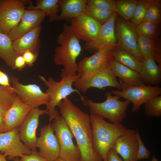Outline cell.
I'll use <instances>...</instances> for the list:
<instances>
[{
    "label": "cell",
    "mask_w": 161,
    "mask_h": 161,
    "mask_svg": "<svg viewBox=\"0 0 161 161\" xmlns=\"http://www.w3.org/2000/svg\"><path fill=\"white\" fill-rule=\"evenodd\" d=\"M156 39H151L138 35L137 46L140 53L144 59L154 57L161 67L160 48L157 46Z\"/></svg>",
    "instance_id": "cell-26"
},
{
    "label": "cell",
    "mask_w": 161,
    "mask_h": 161,
    "mask_svg": "<svg viewBox=\"0 0 161 161\" xmlns=\"http://www.w3.org/2000/svg\"><path fill=\"white\" fill-rule=\"evenodd\" d=\"M117 15L116 12H114L107 22L101 26L96 37L92 41L86 42L84 46L85 49L90 52L95 53L105 46L118 45L115 30Z\"/></svg>",
    "instance_id": "cell-17"
},
{
    "label": "cell",
    "mask_w": 161,
    "mask_h": 161,
    "mask_svg": "<svg viewBox=\"0 0 161 161\" xmlns=\"http://www.w3.org/2000/svg\"><path fill=\"white\" fill-rule=\"evenodd\" d=\"M136 30L138 35L151 39H156L158 34V25L143 21L136 26Z\"/></svg>",
    "instance_id": "cell-32"
},
{
    "label": "cell",
    "mask_w": 161,
    "mask_h": 161,
    "mask_svg": "<svg viewBox=\"0 0 161 161\" xmlns=\"http://www.w3.org/2000/svg\"><path fill=\"white\" fill-rule=\"evenodd\" d=\"M46 15L40 10H25L19 24L8 34L13 41L40 25Z\"/></svg>",
    "instance_id": "cell-19"
},
{
    "label": "cell",
    "mask_w": 161,
    "mask_h": 161,
    "mask_svg": "<svg viewBox=\"0 0 161 161\" xmlns=\"http://www.w3.org/2000/svg\"><path fill=\"white\" fill-rule=\"evenodd\" d=\"M19 157H15L13 160V161H19Z\"/></svg>",
    "instance_id": "cell-45"
},
{
    "label": "cell",
    "mask_w": 161,
    "mask_h": 161,
    "mask_svg": "<svg viewBox=\"0 0 161 161\" xmlns=\"http://www.w3.org/2000/svg\"><path fill=\"white\" fill-rule=\"evenodd\" d=\"M143 83L154 86L160 84L161 80V68L157 65L154 57L144 59L139 73Z\"/></svg>",
    "instance_id": "cell-23"
},
{
    "label": "cell",
    "mask_w": 161,
    "mask_h": 161,
    "mask_svg": "<svg viewBox=\"0 0 161 161\" xmlns=\"http://www.w3.org/2000/svg\"><path fill=\"white\" fill-rule=\"evenodd\" d=\"M18 55L14 50L13 41L8 34L0 32V58L13 69L15 60Z\"/></svg>",
    "instance_id": "cell-28"
},
{
    "label": "cell",
    "mask_w": 161,
    "mask_h": 161,
    "mask_svg": "<svg viewBox=\"0 0 161 161\" xmlns=\"http://www.w3.org/2000/svg\"><path fill=\"white\" fill-rule=\"evenodd\" d=\"M61 80L58 81L51 77L47 80L42 76H38L47 87L45 92L50 98L49 103L46 106L50 122L59 115V113L55 107L60 102L74 92L78 94L80 97H82L80 92L72 87L74 83L81 77L79 74L69 76L61 73Z\"/></svg>",
    "instance_id": "cell-4"
},
{
    "label": "cell",
    "mask_w": 161,
    "mask_h": 161,
    "mask_svg": "<svg viewBox=\"0 0 161 161\" xmlns=\"http://www.w3.org/2000/svg\"><path fill=\"white\" fill-rule=\"evenodd\" d=\"M38 55V54L27 50L24 52L22 56L27 65L31 67L33 65V63L37 60Z\"/></svg>",
    "instance_id": "cell-39"
},
{
    "label": "cell",
    "mask_w": 161,
    "mask_h": 161,
    "mask_svg": "<svg viewBox=\"0 0 161 161\" xmlns=\"http://www.w3.org/2000/svg\"><path fill=\"white\" fill-rule=\"evenodd\" d=\"M70 26L75 36L79 39L89 41L98 35L101 25L86 12L74 17Z\"/></svg>",
    "instance_id": "cell-16"
},
{
    "label": "cell",
    "mask_w": 161,
    "mask_h": 161,
    "mask_svg": "<svg viewBox=\"0 0 161 161\" xmlns=\"http://www.w3.org/2000/svg\"><path fill=\"white\" fill-rule=\"evenodd\" d=\"M114 12L97 8L87 4L85 10L86 13L101 25L107 22Z\"/></svg>",
    "instance_id": "cell-35"
},
{
    "label": "cell",
    "mask_w": 161,
    "mask_h": 161,
    "mask_svg": "<svg viewBox=\"0 0 161 161\" xmlns=\"http://www.w3.org/2000/svg\"><path fill=\"white\" fill-rule=\"evenodd\" d=\"M136 27L131 22L117 15L115 23V35L119 47L130 52L141 61L142 56L137 46Z\"/></svg>",
    "instance_id": "cell-10"
},
{
    "label": "cell",
    "mask_w": 161,
    "mask_h": 161,
    "mask_svg": "<svg viewBox=\"0 0 161 161\" xmlns=\"http://www.w3.org/2000/svg\"><path fill=\"white\" fill-rule=\"evenodd\" d=\"M117 46H105L92 55L83 58L78 64L77 72L80 76V78L90 77L110 67L114 60V49Z\"/></svg>",
    "instance_id": "cell-6"
},
{
    "label": "cell",
    "mask_w": 161,
    "mask_h": 161,
    "mask_svg": "<svg viewBox=\"0 0 161 161\" xmlns=\"http://www.w3.org/2000/svg\"><path fill=\"white\" fill-rule=\"evenodd\" d=\"M116 1L113 0H87V4L97 8L115 12Z\"/></svg>",
    "instance_id": "cell-36"
},
{
    "label": "cell",
    "mask_w": 161,
    "mask_h": 161,
    "mask_svg": "<svg viewBox=\"0 0 161 161\" xmlns=\"http://www.w3.org/2000/svg\"><path fill=\"white\" fill-rule=\"evenodd\" d=\"M51 125L59 145V158L65 161H79L80 151L74 143L73 134L63 117L59 115Z\"/></svg>",
    "instance_id": "cell-8"
},
{
    "label": "cell",
    "mask_w": 161,
    "mask_h": 161,
    "mask_svg": "<svg viewBox=\"0 0 161 161\" xmlns=\"http://www.w3.org/2000/svg\"><path fill=\"white\" fill-rule=\"evenodd\" d=\"M41 26L39 25L13 41V48L18 55L27 50L38 54L37 51Z\"/></svg>",
    "instance_id": "cell-21"
},
{
    "label": "cell",
    "mask_w": 161,
    "mask_h": 161,
    "mask_svg": "<svg viewBox=\"0 0 161 161\" xmlns=\"http://www.w3.org/2000/svg\"><path fill=\"white\" fill-rule=\"evenodd\" d=\"M114 59L120 64L139 73L140 72L142 62L131 53L118 46L114 49Z\"/></svg>",
    "instance_id": "cell-27"
},
{
    "label": "cell",
    "mask_w": 161,
    "mask_h": 161,
    "mask_svg": "<svg viewBox=\"0 0 161 161\" xmlns=\"http://www.w3.org/2000/svg\"><path fill=\"white\" fill-rule=\"evenodd\" d=\"M6 158V156L3 154L0 153V161H7Z\"/></svg>",
    "instance_id": "cell-43"
},
{
    "label": "cell",
    "mask_w": 161,
    "mask_h": 161,
    "mask_svg": "<svg viewBox=\"0 0 161 161\" xmlns=\"http://www.w3.org/2000/svg\"><path fill=\"white\" fill-rule=\"evenodd\" d=\"M27 65L22 55H18L16 58L14 64L13 69L21 71L26 67Z\"/></svg>",
    "instance_id": "cell-40"
},
{
    "label": "cell",
    "mask_w": 161,
    "mask_h": 161,
    "mask_svg": "<svg viewBox=\"0 0 161 161\" xmlns=\"http://www.w3.org/2000/svg\"><path fill=\"white\" fill-rule=\"evenodd\" d=\"M40 134L36 143V148L39 149L38 154L49 161H56L59 157V147L51 123L41 128Z\"/></svg>",
    "instance_id": "cell-15"
},
{
    "label": "cell",
    "mask_w": 161,
    "mask_h": 161,
    "mask_svg": "<svg viewBox=\"0 0 161 161\" xmlns=\"http://www.w3.org/2000/svg\"><path fill=\"white\" fill-rule=\"evenodd\" d=\"M159 25L161 22V4L160 0H153L148 7L143 21Z\"/></svg>",
    "instance_id": "cell-31"
},
{
    "label": "cell",
    "mask_w": 161,
    "mask_h": 161,
    "mask_svg": "<svg viewBox=\"0 0 161 161\" xmlns=\"http://www.w3.org/2000/svg\"><path fill=\"white\" fill-rule=\"evenodd\" d=\"M108 161H124L113 149H111L108 154Z\"/></svg>",
    "instance_id": "cell-42"
},
{
    "label": "cell",
    "mask_w": 161,
    "mask_h": 161,
    "mask_svg": "<svg viewBox=\"0 0 161 161\" xmlns=\"http://www.w3.org/2000/svg\"><path fill=\"white\" fill-rule=\"evenodd\" d=\"M57 41L60 45L55 49L54 62L57 66H61V73L74 76L78 72L76 59L80 54L81 47L79 40L73 33L70 26L65 24Z\"/></svg>",
    "instance_id": "cell-2"
},
{
    "label": "cell",
    "mask_w": 161,
    "mask_h": 161,
    "mask_svg": "<svg viewBox=\"0 0 161 161\" xmlns=\"http://www.w3.org/2000/svg\"><path fill=\"white\" fill-rule=\"evenodd\" d=\"M58 0H38L35 6L32 2L27 9L28 10H41L45 13L46 16L49 17V21L57 20L59 16L58 13L60 10L58 4Z\"/></svg>",
    "instance_id": "cell-29"
},
{
    "label": "cell",
    "mask_w": 161,
    "mask_h": 161,
    "mask_svg": "<svg viewBox=\"0 0 161 161\" xmlns=\"http://www.w3.org/2000/svg\"><path fill=\"white\" fill-rule=\"evenodd\" d=\"M116 77L110 67L90 77L80 78L73 85L76 89L84 93L92 88L101 89L107 87H112L120 90V84Z\"/></svg>",
    "instance_id": "cell-14"
},
{
    "label": "cell",
    "mask_w": 161,
    "mask_h": 161,
    "mask_svg": "<svg viewBox=\"0 0 161 161\" xmlns=\"http://www.w3.org/2000/svg\"><path fill=\"white\" fill-rule=\"evenodd\" d=\"M145 111L148 117H159L161 116V96L153 97L145 103Z\"/></svg>",
    "instance_id": "cell-34"
},
{
    "label": "cell",
    "mask_w": 161,
    "mask_h": 161,
    "mask_svg": "<svg viewBox=\"0 0 161 161\" xmlns=\"http://www.w3.org/2000/svg\"><path fill=\"white\" fill-rule=\"evenodd\" d=\"M151 161H159L154 155L152 157V160Z\"/></svg>",
    "instance_id": "cell-44"
},
{
    "label": "cell",
    "mask_w": 161,
    "mask_h": 161,
    "mask_svg": "<svg viewBox=\"0 0 161 161\" xmlns=\"http://www.w3.org/2000/svg\"><path fill=\"white\" fill-rule=\"evenodd\" d=\"M111 68L115 76L125 83L131 86H140L144 83L139 73L134 70L125 66L114 60Z\"/></svg>",
    "instance_id": "cell-24"
},
{
    "label": "cell",
    "mask_w": 161,
    "mask_h": 161,
    "mask_svg": "<svg viewBox=\"0 0 161 161\" xmlns=\"http://www.w3.org/2000/svg\"><path fill=\"white\" fill-rule=\"evenodd\" d=\"M33 108L23 103L17 95L5 115L4 121L7 131L19 128Z\"/></svg>",
    "instance_id": "cell-20"
},
{
    "label": "cell",
    "mask_w": 161,
    "mask_h": 161,
    "mask_svg": "<svg viewBox=\"0 0 161 161\" xmlns=\"http://www.w3.org/2000/svg\"><path fill=\"white\" fill-rule=\"evenodd\" d=\"M17 94L13 88L0 85V133L7 131L4 119Z\"/></svg>",
    "instance_id": "cell-25"
},
{
    "label": "cell",
    "mask_w": 161,
    "mask_h": 161,
    "mask_svg": "<svg viewBox=\"0 0 161 161\" xmlns=\"http://www.w3.org/2000/svg\"><path fill=\"white\" fill-rule=\"evenodd\" d=\"M136 135L138 142V151L136 157L137 161L145 159H148L150 156V153L145 146L140 136L137 129L136 130Z\"/></svg>",
    "instance_id": "cell-37"
},
{
    "label": "cell",
    "mask_w": 161,
    "mask_h": 161,
    "mask_svg": "<svg viewBox=\"0 0 161 161\" xmlns=\"http://www.w3.org/2000/svg\"><path fill=\"white\" fill-rule=\"evenodd\" d=\"M12 87L22 102L33 108L41 105L47 106L50 98L40 87L35 84H24L19 81V78L13 75L11 77Z\"/></svg>",
    "instance_id": "cell-11"
},
{
    "label": "cell",
    "mask_w": 161,
    "mask_h": 161,
    "mask_svg": "<svg viewBox=\"0 0 161 161\" xmlns=\"http://www.w3.org/2000/svg\"><path fill=\"white\" fill-rule=\"evenodd\" d=\"M56 161H65L63 160H62L61 159V158L59 157Z\"/></svg>",
    "instance_id": "cell-46"
},
{
    "label": "cell",
    "mask_w": 161,
    "mask_h": 161,
    "mask_svg": "<svg viewBox=\"0 0 161 161\" xmlns=\"http://www.w3.org/2000/svg\"><path fill=\"white\" fill-rule=\"evenodd\" d=\"M90 115L94 148L103 161H108L109 150L127 129L121 123H109L98 115Z\"/></svg>",
    "instance_id": "cell-3"
},
{
    "label": "cell",
    "mask_w": 161,
    "mask_h": 161,
    "mask_svg": "<svg viewBox=\"0 0 161 161\" xmlns=\"http://www.w3.org/2000/svg\"><path fill=\"white\" fill-rule=\"evenodd\" d=\"M28 1L0 0V32L8 34L20 23Z\"/></svg>",
    "instance_id": "cell-9"
},
{
    "label": "cell",
    "mask_w": 161,
    "mask_h": 161,
    "mask_svg": "<svg viewBox=\"0 0 161 161\" xmlns=\"http://www.w3.org/2000/svg\"><path fill=\"white\" fill-rule=\"evenodd\" d=\"M137 1V0L116 1L115 12L124 19L129 21L131 18Z\"/></svg>",
    "instance_id": "cell-30"
},
{
    "label": "cell",
    "mask_w": 161,
    "mask_h": 161,
    "mask_svg": "<svg viewBox=\"0 0 161 161\" xmlns=\"http://www.w3.org/2000/svg\"><path fill=\"white\" fill-rule=\"evenodd\" d=\"M138 144L136 130L127 129L116 140L112 148L124 161H137Z\"/></svg>",
    "instance_id": "cell-18"
},
{
    "label": "cell",
    "mask_w": 161,
    "mask_h": 161,
    "mask_svg": "<svg viewBox=\"0 0 161 161\" xmlns=\"http://www.w3.org/2000/svg\"><path fill=\"white\" fill-rule=\"evenodd\" d=\"M33 151L27 148L21 140L19 128L0 133V153L7 158L13 160L23 155H30Z\"/></svg>",
    "instance_id": "cell-13"
},
{
    "label": "cell",
    "mask_w": 161,
    "mask_h": 161,
    "mask_svg": "<svg viewBox=\"0 0 161 161\" xmlns=\"http://www.w3.org/2000/svg\"><path fill=\"white\" fill-rule=\"evenodd\" d=\"M153 0L137 1L131 19V22L135 27L143 21L148 7Z\"/></svg>",
    "instance_id": "cell-33"
},
{
    "label": "cell",
    "mask_w": 161,
    "mask_h": 161,
    "mask_svg": "<svg viewBox=\"0 0 161 161\" xmlns=\"http://www.w3.org/2000/svg\"><path fill=\"white\" fill-rule=\"evenodd\" d=\"M120 90H112V94L122 97L131 103V111L135 112L140 109V106L147 100L161 94V88L159 85L152 86L144 84L140 86L128 85L121 80Z\"/></svg>",
    "instance_id": "cell-7"
},
{
    "label": "cell",
    "mask_w": 161,
    "mask_h": 161,
    "mask_svg": "<svg viewBox=\"0 0 161 161\" xmlns=\"http://www.w3.org/2000/svg\"><path fill=\"white\" fill-rule=\"evenodd\" d=\"M48 114L47 109L42 110L38 107L32 109L27 115L19 127L21 140L28 148L36 152V143L37 137L36 131L38 126L40 116Z\"/></svg>",
    "instance_id": "cell-12"
},
{
    "label": "cell",
    "mask_w": 161,
    "mask_h": 161,
    "mask_svg": "<svg viewBox=\"0 0 161 161\" xmlns=\"http://www.w3.org/2000/svg\"><path fill=\"white\" fill-rule=\"evenodd\" d=\"M38 152H33L30 155H23L20 157L19 161H49L47 159L41 157Z\"/></svg>",
    "instance_id": "cell-38"
},
{
    "label": "cell",
    "mask_w": 161,
    "mask_h": 161,
    "mask_svg": "<svg viewBox=\"0 0 161 161\" xmlns=\"http://www.w3.org/2000/svg\"><path fill=\"white\" fill-rule=\"evenodd\" d=\"M0 85L1 86L12 87L10 83L7 75L0 69Z\"/></svg>",
    "instance_id": "cell-41"
},
{
    "label": "cell",
    "mask_w": 161,
    "mask_h": 161,
    "mask_svg": "<svg viewBox=\"0 0 161 161\" xmlns=\"http://www.w3.org/2000/svg\"><path fill=\"white\" fill-rule=\"evenodd\" d=\"M112 94L110 92H106V100L100 103L95 102L86 96H82L80 98L83 105L89 107L91 114L100 116L113 123H121L126 117L130 102L127 100L121 101L120 96Z\"/></svg>",
    "instance_id": "cell-5"
},
{
    "label": "cell",
    "mask_w": 161,
    "mask_h": 161,
    "mask_svg": "<svg viewBox=\"0 0 161 161\" xmlns=\"http://www.w3.org/2000/svg\"><path fill=\"white\" fill-rule=\"evenodd\" d=\"M57 106L76 140L80 151L79 161H103L93 145L90 115L83 112L68 97Z\"/></svg>",
    "instance_id": "cell-1"
},
{
    "label": "cell",
    "mask_w": 161,
    "mask_h": 161,
    "mask_svg": "<svg viewBox=\"0 0 161 161\" xmlns=\"http://www.w3.org/2000/svg\"><path fill=\"white\" fill-rule=\"evenodd\" d=\"M87 0H59L61 13L57 21H71L74 17L85 12Z\"/></svg>",
    "instance_id": "cell-22"
}]
</instances>
